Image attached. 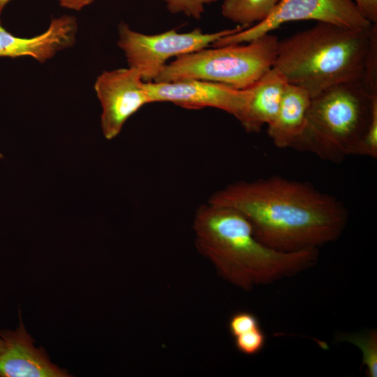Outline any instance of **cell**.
<instances>
[{"instance_id":"obj_1","label":"cell","mask_w":377,"mask_h":377,"mask_svg":"<svg viewBox=\"0 0 377 377\" xmlns=\"http://www.w3.org/2000/svg\"><path fill=\"white\" fill-rule=\"evenodd\" d=\"M208 202L243 215L269 247L294 252L336 241L348 218L345 205L312 184L281 176L231 183Z\"/></svg>"},{"instance_id":"obj_2","label":"cell","mask_w":377,"mask_h":377,"mask_svg":"<svg viewBox=\"0 0 377 377\" xmlns=\"http://www.w3.org/2000/svg\"><path fill=\"white\" fill-rule=\"evenodd\" d=\"M193 230L198 251L222 278L244 290L296 275L318 259V249L283 252L269 247L239 212L208 202L197 209Z\"/></svg>"},{"instance_id":"obj_3","label":"cell","mask_w":377,"mask_h":377,"mask_svg":"<svg viewBox=\"0 0 377 377\" xmlns=\"http://www.w3.org/2000/svg\"><path fill=\"white\" fill-rule=\"evenodd\" d=\"M369 29L318 22L279 40L274 67L311 98L337 84L361 80L369 47Z\"/></svg>"},{"instance_id":"obj_4","label":"cell","mask_w":377,"mask_h":377,"mask_svg":"<svg viewBox=\"0 0 377 377\" xmlns=\"http://www.w3.org/2000/svg\"><path fill=\"white\" fill-rule=\"evenodd\" d=\"M376 97L361 80L322 91L311 98L304 128L291 148L334 163L355 155L369 127Z\"/></svg>"},{"instance_id":"obj_5","label":"cell","mask_w":377,"mask_h":377,"mask_svg":"<svg viewBox=\"0 0 377 377\" xmlns=\"http://www.w3.org/2000/svg\"><path fill=\"white\" fill-rule=\"evenodd\" d=\"M279 40L267 34L245 45L205 47L175 58L153 82L196 79L246 89L274 67Z\"/></svg>"},{"instance_id":"obj_6","label":"cell","mask_w":377,"mask_h":377,"mask_svg":"<svg viewBox=\"0 0 377 377\" xmlns=\"http://www.w3.org/2000/svg\"><path fill=\"white\" fill-rule=\"evenodd\" d=\"M245 29L242 26L217 32L204 33L199 29L179 33L171 29L149 35L132 30L121 22L117 44L124 52L129 68L135 70L145 82H153L172 57L207 47L219 39Z\"/></svg>"},{"instance_id":"obj_7","label":"cell","mask_w":377,"mask_h":377,"mask_svg":"<svg viewBox=\"0 0 377 377\" xmlns=\"http://www.w3.org/2000/svg\"><path fill=\"white\" fill-rule=\"evenodd\" d=\"M300 20H316L358 29H369L372 24L353 0H279L265 20L223 37L212 46L248 43L283 23Z\"/></svg>"},{"instance_id":"obj_8","label":"cell","mask_w":377,"mask_h":377,"mask_svg":"<svg viewBox=\"0 0 377 377\" xmlns=\"http://www.w3.org/2000/svg\"><path fill=\"white\" fill-rule=\"evenodd\" d=\"M94 90L102 108V131L108 140L117 137L131 116L151 103L146 82L129 67L103 71Z\"/></svg>"},{"instance_id":"obj_9","label":"cell","mask_w":377,"mask_h":377,"mask_svg":"<svg viewBox=\"0 0 377 377\" xmlns=\"http://www.w3.org/2000/svg\"><path fill=\"white\" fill-rule=\"evenodd\" d=\"M151 103L170 102L186 109L214 108L223 110L237 120L250 96V87L238 89L224 84L203 80L146 82Z\"/></svg>"},{"instance_id":"obj_10","label":"cell","mask_w":377,"mask_h":377,"mask_svg":"<svg viewBox=\"0 0 377 377\" xmlns=\"http://www.w3.org/2000/svg\"><path fill=\"white\" fill-rule=\"evenodd\" d=\"M15 330H1L4 348L0 353V377H69L66 369L54 364L43 347L36 348L34 340L23 324Z\"/></svg>"},{"instance_id":"obj_11","label":"cell","mask_w":377,"mask_h":377,"mask_svg":"<svg viewBox=\"0 0 377 377\" xmlns=\"http://www.w3.org/2000/svg\"><path fill=\"white\" fill-rule=\"evenodd\" d=\"M77 32L76 18L70 15L52 19L43 33L30 38L13 35L0 22V57L28 56L43 64L58 52L72 47Z\"/></svg>"},{"instance_id":"obj_12","label":"cell","mask_w":377,"mask_h":377,"mask_svg":"<svg viewBox=\"0 0 377 377\" xmlns=\"http://www.w3.org/2000/svg\"><path fill=\"white\" fill-rule=\"evenodd\" d=\"M288 82L275 67L250 87L248 103L238 121L247 133H258L275 118Z\"/></svg>"},{"instance_id":"obj_13","label":"cell","mask_w":377,"mask_h":377,"mask_svg":"<svg viewBox=\"0 0 377 377\" xmlns=\"http://www.w3.org/2000/svg\"><path fill=\"white\" fill-rule=\"evenodd\" d=\"M311 96L304 88L288 83L274 120L267 125V135L278 148H291L303 131Z\"/></svg>"},{"instance_id":"obj_14","label":"cell","mask_w":377,"mask_h":377,"mask_svg":"<svg viewBox=\"0 0 377 377\" xmlns=\"http://www.w3.org/2000/svg\"><path fill=\"white\" fill-rule=\"evenodd\" d=\"M279 0H224L221 5L223 17L248 28L265 20Z\"/></svg>"},{"instance_id":"obj_15","label":"cell","mask_w":377,"mask_h":377,"mask_svg":"<svg viewBox=\"0 0 377 377\" xmlns=\"http://www.w3.org/2000/svg\"><path fill=\"white\" fill-rule=\"evenodd\" d=\"M338 340L350 343L360 350L362 366L368 377L377 376V333L374 330L353 333H342Z\"/></svg>"},{"instance_id":"obj_16","label":"cell","mask_w":377,"mask_h":377,"mask_svg":"<svg viewBox=\"0 0 377 377\" xmlns=\"http://www.w3.org/2000/svg\"><path fill=\"white\" fill-rule=\"evenodd\" d=\"M369 38V47L361 81L369 94L374 96L377 94V24H371Z\"/></svg>"},{"instance_id":"obj_17","label":"cell","mask_w":377,"mask_h":377,"mask_svg":"<svg viewBox=\"0 0 377 377\" xmlns=\"http://www.w3.org/2000/svg\"><path fill=\"white\" fill-rule=\"evenodd\" d=\"M235 346L242 353L254 355L259 353L266 343V336L261 327L234 337Z\"/></svg>"},{"instance_id":"obj_18","label":"cell","mask_w":377,"mask_h":377,"mask_svg":"<svg viewBox=\"0 0 377 377\" xmlns=\"http://www.w3.org/2000/svg\"><path fill=\"white\" fill-rule=\"evenodd\" d=\"M355 155L377 157V97L374 99L372 113L367 131L356 149Z\"/></svg>"},{"instance_id":"obj_19","label":"cell","mask_w":377,"mask_h":377,"mask_svg":"<svg viewBox=\"0 0 377 377\" xmlns=\"http://www.w3.org/2000/svg\"><path fill=\"white\" fill-rule=\"evenodd\" d=\"M166 3L167 9L173 14L183 13L196 20L201 18L205 4L217 0H162Z\"/></svg>"},{"instance_id":"obj_20","label":"cell","mask_w":377,"mask_h":377,"mask_svg":"<svg viewBox=\"0 0 377 377\" xmlns=\"http://www.w3.org/2000/svg\"><path fill=\"white\" fill-rule=\"evenodd\" d=\"M260 327L258 318L249 311H238L228 321V330L234 337L250 330Z\"/></svg>"},{"instance_id":"obj_21","label":"cell","mask_w":377,"mask_h":377,"mask_svg":"<svg viewBox=\"0 0 377 377\" xmlns=\"http://www.w3.org/2000/svg\"><path fill=\"white\" fill-rule=\"evenodd\" d=\"M353 1L371 24H377V0Z\"/></svg>"},{"instance_id":"obj_22","label":"cell","mask_w":377,"mask_h":377,"mask_svg":"<svg viewBox=\"0 0 377 377\" xmlns=\"http://www.w3.org/2000/svg\"><path fill=\"white\" fill-rule=\"evenodd\" d=\"M94 0H59L61 6L75 10H80L84 7L91 4Z\"/></svg>"},{"instance_id":"obj_23","label":"cell","mask_w":377,"mask_h":377,"mask_svg":"<svg viewBox=\"0 0 377 377\" xmlns=\"http://www.w3.org/2000/svg\"><path fill=\"white\" fill-rule=\"evenodd\" d=\"M11 0H0V22L1 16L5 6Z\"/></svg>"},{"instance_id":"obj_24","label":"cell","mask_w":377,"mask_h":377,"mask_svg":"<svg viewBox=\"0 0 377 377\" xmlns=\"http://www.w3.org/2000/svg\"><path fill=\"white\" fill-rule=\"evenodd\" d=\"M4 348V341L0 337V353L2 352V350Z\"/></svg>"},{"instance_id":"obj_25","label":"cell","mask_w":377,"mask_h":377,"mask_svg":"<svg viewBox=\"0 0 377 377\" xmlns=\"http://www.w3.org/2000/svg\"><path fill=\"white\" fill-rule=\"evenodd\" d=\"M0 158H2V155H1V153H0Z\"/></svg>"}]
</instances>
